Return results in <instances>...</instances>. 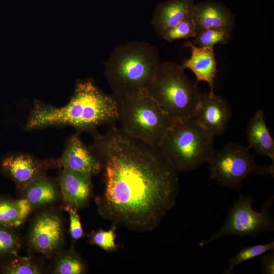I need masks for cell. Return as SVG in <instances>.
<instances>
[{
	"label": "cell",
	"mask_w": 274,
	"mask_h": 274,
	"mask_svg": "<svg viewBox=\"0 0 274 274\" xmlns=\"http://www.w3.org/2000/svg\"><path fill=\"white\" fill-rule=\"evenodd\" d=\"M93 134L90 147L104 169V191L96 199L100 215L134 231L153 230L175 204L178 172L158 148L116 125Z\"/></svg>",
	"instance_id": "1"
},
{
	"label": "cell",
	"mask_w": 274,
	"mask_h": 274,
	"mask_svg": "<svg viewBox=\"0 0 274 274\" xmlns=\"http://www.w3.org/2000/svg\"><path fill=\"white\" fill-rule=\"evenodd\" d=\"M119 116L117 97L106 93L92 81L86 80L76 83L72 97L62 107L35 101L25 128L70 126L78 132L93 134L98 126L116 125Z\"/></svg>",
	"instance_id": "2"
},
{
	"label": "cell",
	"mask_w": 274,
	"mask_h": 274,
	"mask_svg": "<svg viewBox=\"0 0 274 274\" xmlns=\"http://www.w3.org/2000/svg\"><path fill=\"white\" fill-rule=\"evenodd\" d=\"M158 49L145 42L116 47L105 63V77L118 97L147 92L161 63Z\"/></svg>",
	"instance_id": "3"
},
{
	"label": "cell",
	"mask_w": 274,
	"mask_h": 274,
	"mask_svg": "<svg viewBox=\"0 0 274 274\" xmlns=\"http://www.w3.org/2000/svg\"><path fill=\"white\" fill-rule=\"evenodd\" d=\"M147 92L174 121L194 118L202 93L172 61L161 62Z\"/></svg>",
	"instance_id": "4"
},
{
	"label": "cell",
	"mask_w": 274,
	"mask_h": 274,
	"mask_svg": "<svg viewBox=\"0 0 274 274\" xmlns=\"http://www.w3.org/2000/svg\"><path fill=\"white\" fill-rule=\"evenodd\" d=\"M159 149L178 172L192 170L208 163L213 151V138L194 118L174 121Z\"/></svg>",
	"instance_id": "5"
},
{
	"label": "cell",
	"mask_w": 274,
	"mask_h": 274,
	"mask_svg": "<svg viewBox=\"0 0 274 274\" xmlns=\"http://www.w3.org/2000/svg\"><path fill=\"white\" fill-rule=\"evenodd\" d=\"M117 97L122 131L159 148L174 120L147 92Z\"/></svg>",
	"instance_id": "6"
},
{
	"label": "cell",
	"mask_w": 274,
	"mask_h": 274,
	"mask_svg": "<svg viewBox=\"0 0 274 274\" xmlns=\"http://www.w3.org/2000/svg\"><path fill=\"white\" fill-rule=\"evenodd\" d=\"M208 163L211 178L229 189H239L242 181L252 174L274 175V163L269 166L257 164L250 149L238 143H231L214 150Z\"/></svg>",
	"instance_id": "7"
},
{
	"label": "cell",
	"mask_w": 274,
	"mask_h": 274,
	"mask_svg": "<svg viewBox=\"0 0 274 274\" xmlns=\"http://www.w3.org/2000/svg\"><path fill=\"white\" fill-rule=\"evenodd\" d=\"M273 195L261 206L259 212L253 209L254 198L239 193L238 197L229 209L223 226L208 238L200 242L204 246L225 236H252L256 237L262 233L273 231L274 219L270 213Z\"/></svg>",
	"instance_id": "8"
},
{
	"label": "cell",
	"mask_w": 274,
	"mask_h": 274,
	"mask_svg": "<svg viewBox=\"0 0 274 274\" xmlns=\"http://www.w3.org/2000/svg\"><path fill=\"white\" fill-rule=\"evenodd\" d=\"M231 117V108L225 99L215 93H201L194 118L208 134L214 138L224 133Z\"/></svg>",
	"instance_id": "9"
},
{
	"label": "cell",
	"mask_w": 274,
	"mask_h": 274,
	"mask_svg": "<svg viewBox=\"0 0 274 274\" xmlns=\"http://www.w3.org/2000/svg\"><path fill=\"white\" fill-rule=\"evenodd\" d=\"M61 169L93 176L102 168L101 160L91 148L86 146L79 134L70 137L61 156L53 162Z\"/></svg>",
	"instance_id": "10"
},
{
	"label": "cell",
	"mask_w": 274,
	"mask_h": 274,
	"mask_svg": "<svg viewBox=\"0 0 274 274\" xmlns=\"http://www.w3.org/2000/svg\"><path fill=\"white\" fill-rule=\"evenodd\" d=\"M63 233V224L59 216L54 213H43L36 218L32 225L29 245L39 253L50 255L61 244Z\"/></svg>",
	"instance_id": "11"
},
{
	"label": "cell",
	"mask_w": 274,
	"mask_h": 274,
	"mask_svg": "<svg viewBox=\"0 0 274 274\" xmlns=\"http://www.w3.org/2000/svg\"><path fill=\"white\" fill-rule=\"evenodd\" d=\"M47 165L46 162L25 153L8 156L1 164L2 171L23 189L36 179L44 176Z\"/></svg>",
	"instance_id": "12"
},
{
	"label": "cell",
	"mask_w": 274,
	"mask_h": 274,
	"mask_svg": "<svg viewBox=\"0 0 274 274\" xmlns=\"http://www.w3.org/2000/svg\"><path fill=\"white\" fill-rule=\"evenodd\" d=\"M194 5L193 0H168L159 4L151 19L154 31L162 38L168 30L192 17Z\"/></svg>",
	"instance_id": "13"
},
{
	"label": "cell",
	"mask_w": 274,
	"mask_h": 274,
	"mask_svg": "<svg viewBox=\"0 0 274 274\" xmlns=\"http://www.w3.org/2000/svg\"><path fill=\"white\" fill-rule=\"evenodd\" d=\"M192 18L197 34L204 30L223 28L232 30L235 16L220 3L208 1L194 5Z\"/></svg>",
	"instance_id": "14"
},
{
	"label": "cell",
	"mask_w": 274,
	"mask_h": 274,
	"mask_svg": "<svg viewBox=\"0 0 274 274\" xmlns=\"http://www.w3.org/2000/svg\"><path fill=\"white\" fill-rule=\"evenodd\" d=\"M184 46L190 48L191 56L181 66L190 70L195 76L196 83H207L211 93L214 92L215 80L217 73V61L214 48L199 47L187 41Z\"/></svg>",
	"instance_id": "15"
},
{
	"label": "cell",
	"mask_w": 274,
	"mask_h": 274,
	"mask_svg": "<svg viewBox=\"0 0 274 274\" xmlns=\"http://www.w3.org/2000/svg\"><path fill=\"white\" fill-rule=\"evenodd\" d=\"M92 176L62 169L58 178L63 200L76 209L87 205L92 194Z\"/></svg>",
	"instance_id": "16"
},
{
	"label": "cell",
	"mask_w": 274,
	"mask_h": 274,
	"mask_svg": "<svg viewBox=\"0 0 274 274\" xmlns=\"http://www.w3.org/2000/svg\"><path fill=\"white\" fill-rule=\"evenodd\" d=\"M246 134L248 147L260 155L268 157L274 163V141L262 110L257 111L249 120Z\"/></svg>",
	"instance_id": "17"
},
{
	"label": "cell",
	"mask_w": 274,
	"mask_h": 274,
	"mask_svg": "<svg viewBox=\"0 0 274 274\" xmlns=\"http://www.w3.org/2000/svg\"><path fill=\"white\" fill-rule=\"evenodd\" d=\"M25 198L32 207L47 205L55 201L59 192L55 182L43 176L40 177L23 188Z\"/></svg>",
	"instance_id": "18"
},
{
	"label": "cell",
	"mask_w": 274,
	"mask_h": 274,
	"mask_svg": "<svg viewBox=\"0 0 274 274\" xmlns=\"http://www.w3.org/2000/svg\"><path fill=\"white\" fill-rule=\"evenodd\" d=\"M32 209L26 198H0V225L15 228L22 224Z\"/></svg>",
	"instance_id": "19"
},
{
	"label": "cell",
	"mask_w": 274,
	"mask_h": 274,
	"mask_svg": "<svg viewBox=\"0 0 274 274\" xmlns=\"http://www.w3.org/2000/svg\"><path fill=\"white\" fill-rule=\"evenodd\" d=\"M4 260L0 271L4 274H38L41 273L39 266L31 258L20 257L13 253Z\"/></svg>",
	"instance_id": "20"
},
{
	"label": "cell",
	"mask_w": 274,
	"mask_h": 274,
	"mask_svg": "<svg viewBox=\"0 0 274 274\" xmlns=\"http://www.w3.org/2000/svg\"><path fill=\"white\" fill-rule=\"evenodd\" d=\"M232 30L213 28L204 30L198 33L191 42L199 47H212L218 44L228 43L232 37Z\"/></svg>",
	"instance_id": "21"
},
{
	"label": "cell",
	"mask_w": 274,
	"mask_h": 274,
	"mask_svg": "<svg viewBox=\"0 0 274 274\" xmlns=\"http://www.w3.org/2000/svg\"><path fill=\"white\" fill-rule=\"evenodd\" d=\"M85 271V266L81 257L72 251L63 253L57 258L54 268L57 274H81Z\"/></svg>",
	"instance_id": "22"
},
{
	"label": "cell",
	"mask_w": 274,
	"mask_h": 274,
	"mask_svg": "<svg viewBox=\"0 0 274 274\" xmlns=\"http://www.w3.org/2000/svg\"><path fill=\"white\" fill-rule=\"evenodd\" d=\"M273 249V241L242 248L235 256L229 259V267L227 273H231L234 268L242 263Z\"/></svg>",
	"instance_id": "23"
},
{
	"label": "cell",
	"mask_w": 274,
	"mask_h": 274,
	"mask_svg": "<svg viewBox=\"0 0 274 274\" xmlns=\"http://www.w3.org/2000/svg\"><path fill=\"white\" fill-rule=\"evenodd\" d=\"M20 247L21 240L15 228L0 225V260L17 252Z\"/></svg>",
	"instance_id": "24"
},
{
	"label": "cell",
	"mask_w": 274,
	"mask_h": 274,
	"mask_svg": "<svg viewBox=\"0 0 274 274\" xmlns=\"http://www.w3.org/2000/svg\"><path fill=\"white\" fill-rule=\"evenodd\" d=\"M196 35V28L191 17L185 19L168 30L162 39L170 43L179 39L193 38Z\"/></svg>",
	"instance_id": "25"
},
{
	"label": "cell",
	"mask_w": 274,
	"mask_h": 274,
	"mask_svg": "<svg viewBox=\"0 0 274 274\" xmlns=\"http://www.w3.org/2000/svg\"><path fill=\"white\" fill-rule=\"evenodd\" d=\"M116 230V226L114 225L108 230L99 229L96 231H93L89 235V242L106 251H115L118 248L115 243Z\"/></svg>",
	"instance_id": "26"
},
{
	"label": "cell",
	"mask_w": 274,
	"mask_h": 274,
	"mask_svg": "<svg viewBox=\"0 0 274 274\" xmlns=\"http://www.w3.org/2000/svg\"><path fill=\"white\" fill-rule=\"evenodd\" d=\"M64 209L69 215L71 236L74 240L80 239L84 235V231L77 209L66 205L64 207Z\"/></svg>",
	"instance_id": "27"
},
{
	"label": "cell",
	"mask_w": 274,
	"mask_h": 274,
	"mask_svg": "<svg viewBox=\"0 0 274 274\" xmlns=\"http://www.w3.org/2000/svg\"><path fill=\"white\" fill-rule=\"evenodd\" d=\"M261 273L263 274L274 273V252L262 254L261 258Z\"/></svg>",
	"instance_id": "28"
}]
</instances>
